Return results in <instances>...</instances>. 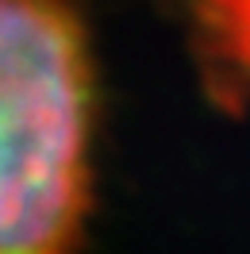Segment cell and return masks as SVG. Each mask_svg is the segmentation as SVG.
I'll list each match as a JSON object with an SVG mask.
<instances>
[{
  "instance_id": "cell-1",
  "label": "cell",
  "mask_w": 250,
  "mask_h": 254,
  "mask_svg": "<svg viewBox=\"0 0 250 254\" xmlns=\"http://www.w3.org/2000/svg\"><path fill=\"white\" fill-rule=\"evenodd\" d=\"M96 69L77 0H0V254H77Z\"/></svg>"
}]
</instances>
